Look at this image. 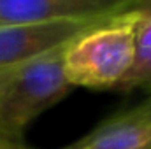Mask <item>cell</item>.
Segmentation results:
<instances>
[{"label":"cell","mask_w":151,"mask_h":149,"mask_svg":"<svg viewBox=\"0 0 151 149\" xmlns=\"http://www.w3.org/2000/svg\"><path fill=\"white\" fill-rule=\"evenodd\" d=\"M84 18V19H56L37 25L21 27H2L0 28V69L25 63L30 60L49 54L56 49L65 47L83 32L107 19Z\"/></svg>","instance_id":"3957f363"},{"label":"cell","mask_w":151,"mask_h":149,"mask_svg":"<svg viewBox=\"0 0 151 149\" xmlns=\"http://www.w3.org/2000/svg\"><path fill=\"white\" fill-rule=\"evenodd\" d=\"M65 47L0 69V139L21 142L27 126L70 93L63 72Z\"/></svg>","instance_id":"6da1fadb"},{"label":"cell","mask_w":151,"mask_h":149,"mask_svg":"<svg viewBox=\"0 0 151 149\" xmlns=\"http://www.w3.org/2000/svg\"><path fill=\"white\" fill-rule=\"evenodd\" d=\"M118 4L119 0H0V28L100 18L111 14Z\"/></svg>","instance_id":"277c9868"},{"label":"cell","mask_w":151,"mask_h":149,"mask_svg":"<svg viewBox=\"0 0 151 149\" xmlns=\"http://www.w3.org/2000/svg\"><path fill=\"white\" fill-rule=\"evenodd\" d=\"M134 28H135V46H137V54L150 53L151 51V19L135 23Z\"/></svg>","instance_id":"ba28073f"},{"label":"cell","mask_w":151,"mask_h":149,"mask_svg":"<svg viewBox=\"0 0 151 149\" xmlns=\"http://www.w3.org/2000/svg\"><path fill=\"white\" fill-rule=\"evenodd\" d=\"M113 14L134 25L139 21L151 19V0H119Z\"/></svg>","instance_id":"52a82bcc"},{"label":"cell","mask_w":151,"mask_h":149,"mask_svg":"<svg viewBox=\"0 0 151 149\" xmlns=\"http://www.w3.org/2000/svg\"><path fill=\"white\" fill-rule=\"evenodd\" d=\"M63 149H151V114L139 105L113 114Z\"/></svg>","instance_id":"5b68a950"},{"label":"cell","mask_w":151,"mask_h":149,"mask_svg":"<svg viewBox=\"0 0 151 149\" xmlns=\"http://www.w3.org/2000/svg\"><path fill=\"white\" fill-rule=\"evenodd\" d=\"M139 107H141L142 111H146V112L151 114V91H150V95H148V98H146L142 104H139Z\"/></svg>","instance_id":"30bf717a"},{"label":"cell","mask_w":151,"mask_h":149,"mask_svg":"<svg viewBox=\"0 0 151 149\" xmlns=\"http://www.w3.org/2000/svg\"><path fill=\"white\" fill-rule=\"evenodd\" d=\"M0 149H30L27 148L23 142H11L5 139H0Z\"/></svg>","instance_id":"9c48e42d"},{"label":"cell","mask_w":151,"mask_h":149,"mask_svg":"<svg viewBox=\"0 0 151 149\" xmlns=\"http://www.w3.org/2000/svg\"><path fill=\"white\" fill-rule=\"evenodd\" d=\"M137 88H148L151 91V51L137 54L132 70L121 79L114 91H132Z\"/></svg>","instance_id":"8992f818"},{"label":"cell","mask_w":151,"mask_h":149,"mask_svg":"<svg viewBox=\"0 0 151 149\" xmlns=\"http://www.w3.org/2000/svg\"><path fill=\"white\" fill-rule=\"evenodd\" d=\"M137 58L134 23L111 12L107 19L76 37L63 51L69 84L90 90H114Z\"/></svg>","instance_id":"7a4b0ae2"}]
</instances>
